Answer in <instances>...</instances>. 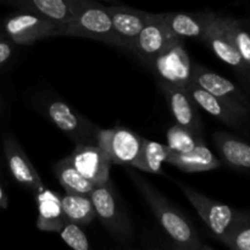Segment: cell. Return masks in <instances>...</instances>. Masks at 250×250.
<instances>
[{
	"label": "cell",
	"instance_id": "6da1fadb",
	"mask_svg": "<svg viewBox=\"0 0 250 250\" xmlns=\"http://www.w3.org/2000/svg\"><path fill=\"white\" fill-rule=\"evenodd\" d=\"M128 176L149 205L164 232L177 248L186 250L211 249L200 241L193 225L148 180L133 171H128Z\"/></svg>",
	"mask_w": 250,
	"mask_h": 250
},
{
	"label": "cell",
	"instance_id": "7a4b0ae2",
	"mask_svg": "<svg viewBox=\"0 0 250 250\" xmlns=\"http://www.w3.org/2000/svg\"><path fill=\"white\" fill-rule=\"evenodd\" d=\"M95 216L114 238L124 244H131L134 238V229L129 215L120 199L111 180L103 185L94 186L89 194Z\"/></svg>",
	"mask_w": 250,
	"mask_h": 250
},
{
	"label": "cell",
	"instance_id": "3957f363",
	"mask_svg": "<svg viewBox=\"0 0 250 250\" xmlns=\"http://www.w3.org/2000/svg\"><path fill=\"white\" fill-rule=\"evenodd\" d=\"M56 36L81 37L117 46V38L106 6L90 0L75 19L58 29Z\"/></svg>",
	"mask_w": 250,
	"mask_h": 250
},
{
	"label": "cell",
	"instance_id": "277c9868",
	"mask_svg": "<svg viewBox=\"0 0 250 250\" xmlns=\"http://www.w3.org/2000/svg\"><path fill=\"white\" fill-rule=\"evenodd\" d=\"M43 112L46 119L55 125L73 143L98 144L100 127L73 110L63 100L53 98L43 104Z\"/></svg>",
	"mask_w": 250,
	"mask_h": 250
},
{
	"label": "cell",
	"instance_id": "5b68a950",
	"mask_svg": "<svg viewBox=\"0 0 250 250\" xmlns=\"http://www.w3.org/2000/svg\"><path fill=\"white\" fill-rule=\"evenodd\" d=\"M159 84L187 89L192 83V62L185 41H177L148 65Z\"/></svg>",
	"mask_w": 250,
	"mask_h": 250
},
{
	"label": "cell",
	"instance_id": "8992f818",
	"mask_svg": "<svg viewBox=\"0 0 250 250\" xmlns=\"http://www.w3.org/2000/svg\"><path fill=\"white\" fill-rule=\"evenodd\" d=\"M178 186L190 204L193 205V208L197 210L198 215L202 217L205 225L220 241L226 236L227 232L241 217L242 211L232 209L229 205L211 199L187 186H183L181 183H178Z\"/></svg>",
	"mask_w": 250,
	"mask_h": 250
},
{
	"label": "cell",
	"instance_id": "52a82bcc",
	"mask_svg": "<svg viewBox=\"0 0 250 250\" xmlns=\"http://www.w3.org/2000/svg\"><path fill=\"white\" fill-rule=\"evenodd\" d=\"M185 41L173 36L166 24L164 14H151L150 19L132 42L129 50L133 51L146 66L164 50L176 43Z\"/></svg>",
	"mask_w": 250,
	"mask_h": 250
},
{
	"label": "cell",
	"instance_id": "ba28073f",
	"mask_svg": "<svg viewBox=\"0 0 250 250\" xmlns=\"http://www.w3.org/2000/svg\"><path fill=\"white\" fill-rule=\"evenodd\" d=\"M58 29L55 22L28 10L12 15L5 23L7 36L22 45H31L41 39L56 37Z\"/></svg>",
	"mask_w": 250,
	"mask_h": 250
},
{
	"label": "cell",
	"instance_id": "9c48e42d",
	"mask_svg": "<svg viewBox=\"0 0 250 250\" xmlns=\"http://www.w3.org/2000/svg\"><path fill=\"white\" fill-rule=\"evenodd\" d=\"M192 83L221 98L243 114L250 116V102L243 90L227 78L212 72L200 63H192Z\"/></svg>",
	"mask_w": 250,
	"mask_h": 250
},
{
	"label": "cell",
	"instance_id": "30bf717a",
	"mask_svg": "<svg viewBox=\"0 0 250 250\" xmlns=\"http://www.w3.org/2000/svg\"><path fill=\"white\" fill-rule=\"evenodd\" d=\"M143 138L136 132L124 127L100 129L98 146L104 149L112 164L129 165L134 163L141 151Z\"/></svg>",
	"mask_w": 250,
	"mask_h": 250
},
{
	"label": "cell",
	"instance_id": "8fae6325",
	"mask_svg": "<svg viewBox=\"0 0 250 250\" xmlns=\"http://www.w3.org/2000/svg\"><path fill=\"white\" fill-rule=\"evenodd\" d=\"M68 159L73 167L94 186L103 185L110 178L112 161L98 144H77Z\"/></svg>",
	"mask_w": 250,
	"mask_h": 250
},
{
	"label": "cell",
	"instance_id": "7c38bea8",
	"mask_svg": "<svg viewBox=\"0 0 250 250\" xmlns=\"http://www.w3.org/2000/svg\"><path fill=\"white\" fill-rule=\"evenodd\" d=\"M202 42H204L214 51V54L220 60H222L225 63L233 67L237 72L241 73L242 77L244 78V76L248 73L249 68L242 60L241 55L236 50L233 43L227 34L222 15L211 12Z\"/></svg>",
	"mask_w": 250,
	"mask_h": 250
},
{
	"label": "cell",
	"instance_id": "4fadbf2b",
	"mask_svg": "<svg viewBox=\"0 0 250 250\" xmlns=\"http://www.w3.org/2000/svg\"><path fill=\"white\" fill-rule=\"evenodd\" d=\"M188 93L194 100L197 106L202 107L204 111L214 116L215 119L220 120L227 126L236 129H242L247 126L249 121L248 115L243 114L236 107L232 106L227 102L222 100L221 98L207 92L203 88L198 87L194 83H190L189 87L187 88Z\"/></svg>",
	"mask_w": 250,
	"mask_h": 250
},
{
	"label": "cell",
	"instance_id": "5bb4252c",
	"mask_svg": "<svg viewBox=\"0 0 250 250\" xmlns=\"http://www.w3.org/2000/svg\"><path fill=\"white\" fill-rule=\"evenodd\" d=\"M106 10L111 19L115 34H116L117 46L129 50L132 42L146 26L151 14L124 6V5L106 6Z\"/></svg>",
	"mask_w": 250,
	"mask_h": 250
},
{
	"label": "cell",
	"instance_id": "9a60e30c",
	"mask_svg": "<svg viewBox=\"0 0 250 250\" xmlns=\"http://www.w3.org/2000/svg\"><path fill=\"white\" fill-rule=\"evenodd\" d=\"M159 85L165 94L175 124L203 134L202 119L198 112L197 104L192 99L188 90L172 85Z\"/></svg>",
	"mask_w": 250,
	"mask_h": 250
},
{
	"label": "cell",
	"instance_id": "2e32d148",
	"mask_svg": "<svg viewBox=\"0 0 250 250\" xmlns=\"http://www.w3.org/2000/svg\"><path fill=\"white\" fill-rule=\"evenodd\" d=\"M23 10L36 12L55 22L60 28L76 17L90 0H12Z\"/></svg>",
	"mask_w": 250,
	"mask_h": 250
},
{
	"label": "cell",
	"instance_id": "e0dca14e",
	"mask_svg": "<svg viewBox=\"0 0 250 250\" xmlns=\"http://www.w3.org/2000/svg\"><path fill=\"white\" fill-rule=\"evenodd\" d=\"M5 153H6L7 165L10 172L16 182L31 190L34 195L43 189L44 185L39 176L38 171L34 168L33 164L28 159L23 149L19 146L16 141L9 139L5 144Z\"/></svg>",
	"mask_w": 250,
	"mask_h": 250
},
{
	"label": "cell",
	"instance_id": "ac0fdd59",
	"mask_svg": "<svg viewBox=\"0 0 250 250\" xmlns=\"http://www.w3.org/2000/svg\"><path fill=\"white\" fill-rule=\"evenodd\" d=\"M38 208L37 227L43 232H60L67 222L63 214L61 197L58 193L44 187L34 195Z\"/></svg>",
	"mask_w": 250,
	"mask_h": 250
},
{
	"label": "cell",
	"instance_id": "d6986e66",
	"mask_svg": "<svg viewBox=\"0 0 250 250\" xmlns=\"http://www.w3.org/2000/svg\"><path fill=\"white\" fill-rule=\"evenodd\" d=\"M211 12H165L166 24L175 37L203 41Z\"/></svg>",
	"mask_w": 250,
	"mask_h": 250
},
{
	"label": "cell",
	"instance_id": "ffe728a7",
	"mask_svg": "<svg viewBox=\"0 0 250 250\" xmlns=\"http://www.w3.org/2000/svg\"><path fill=\"white\" fill-rule=\"evenodd\" d=\"M212 141L225 164L237 170L250 171V143L226 132H215Z\"/></svg>",
	"mask_w": 250,
	"mask_h": 250
},
{
	"label": "cell",
	"instance_id": "44dd1931",
	"mask_svg": "<svg viewBox=\"0 0 250 250\" xmlns=\"http://www.w3.org/2000/svg\"><path fill=\"white\" fill-rule=\"evenodd\" d=\"M166 163L187 173L204 172L221 166V161L205 144L187 153H176L171 150L166 158Z\"/></svg>",
	"mask_w": 250,
	"mask_h": 250
},
{
	"label": "cell",
	"instance_id": "7402d4cb",
	"mask_svg": "<svg viewBox=\"0 0 250 250\" xmlns=\"http://www.w3.org/2000/svg\"><path fill=\"white\" fill-rule=\"evenodd\" d=\"M54 173L58 178L61 187L65 189L68 194H80V195H89L92 189L94 188L90 181L83 177L71 164L70 159L65 158L59 160L53 167Z\"/></svg>",
	"mask_w": 250,
	"mask_h": 250
},
{
	"label": "cell",
	"instance_id": "603a6c76",
	"mask_svg": "<svg viewBox=\"0 0 250 250\" xmlns=\"http://www.w3.org/2000/svg\"><path fill=\"white\" fill-rule=\"evenodd\" d=\"M170 151L171 149L168 148L167 144H161L159 142L143 138L141 151L132 166L144 172L160 175L161 165L163 163H166V158Z\"/></svg>",
	"mask_w": 250,
	"mask_h": 250
},
{
	"label": "cell",
	"instance_id": "cb8c5ba5",
	"mask_svg": "<svg viewBox=\"0 0 250 250\" xmlns=\"http://www.w3.org/2000/svg\"><path fill=\"white\" fill-rule=\"evenodd\" d=\"M61 205L67 221L80 226H87L95 217V210L89 195L66 193L61 197Z\"/></svg>",
	"mask_w": 250,
	"mask_h": 250
},
{
	"label": "cell",
	"instance_id": "d4e9b609",
	"mask_svg": "<svg viewBox=\"0 0 250 250\" xmlns=\"http://www.w3.org/2000/svg\"><path fill=\"white\" fill-rule=\"evenodd\" d=\"M204 139L200 133L185 128L180 125H173L167 131V146L176 153H187L202 146Z\"/></svg>",
	"mask_w": 250,
	"mask_h": 250
},
{
	"label": "cell",
	"instance_id": "484cf974",
	"mask_svg": "<svg viewBox=\"0 0 250 250\" xmlns=\"http://www.w3.org/2000/svg\"><path fill=\"white\" fill-rule=\"evenodd\" d=\"M225 28L242 60L250 70V33L241 21L229 16H222Z\"/></svg>",
	"mask_w": 250,
	"mask_h": 250
},
{
	"label": "cell",
	"instance_id": "4316f807",
	"mask_svg": "<svg viewBox=\"0 0 250 250\" xmlns=\"http://www.w3.org/2000/svg\"><path fill=\"white\" fill-rule=\"evenodd\" d=\"M221 242L231 249L250 250V214L242 212L238 221L227 232Z\"/></svg>",
	"mask_w": 250,
	"mask_h": 250
},
{
	"label": "cell",
	"instance_id": "83f0119b",
	"mask_svg": "<svg viewBox=\"0 0 250 250\" xmlns=\"http://www.w3.org/2000/svg\"><path fill=\"white\" fill-rule=\"evenodd\" d=\"M60 236L68 247L75 250H88L89 241L84 232L81 229L80 225L67 221L60 229Z\"/></svg>",
	"mask_w": 250,
	"mask_h": 250
},
{
	"label": "cell",
	"instance_id": "f1b7e54d",
	"mask_svg": "<svg viewBox=\"0 0 250 250\" xmlns=\"http://www.w3.org/2000/svg\"><path fill=\"white\" fill-rule=\"evenodd\" d=\"M12 54V48L10 44L0 42V65L6 62Z\"/></svg>",
	"mask_w": 250,
	"mask_h": 250
},
{
	"label": "cell",
	"instance_id": "f546056e",
	"mask_svg": "<svg viewBox=\"0 0 250 250\" xmlns=\"http://www.w3.org/2000/svg\"><path fill=\"white\" fill-rule=\"evenodd\" d=\"M2 202H4V192H2V188L0 186V205L2 204Z\"/></svg>",
	"mask_w": 250,
	"mask_h": 250
},
{
	"label": "cell",
	"instance_id": "4dcf8cb0",
	"mask_svg": "<svg viewBox=\"0 0 250 250\" xmlns=\"http://www.w3.org/2000/svg\"><path fill=\"white\" fill-rule=\"evenodd\" d=\"M244 80H246L247 82H248V84H249V87H250V70L248 71V73H247V75L244 76Z\"/></svg>",
	"mask_w": 250,
	"mask_h": 250
},
{
	"label": "cell",
	"instance_id": "1f68e13d",
	"mask_svg": "<svg viewBox=\"0 0 250 250\" xmlns=\"http://www.w3.org/2000/svg\"><path fill=\"white\" fill-rule=\"evenodd\" d=\"M99 1H104V2H114L115 0H99Z\"/></svg>",
	"mask_w": 250,
	"mask_h": 250
}]
</instances>
